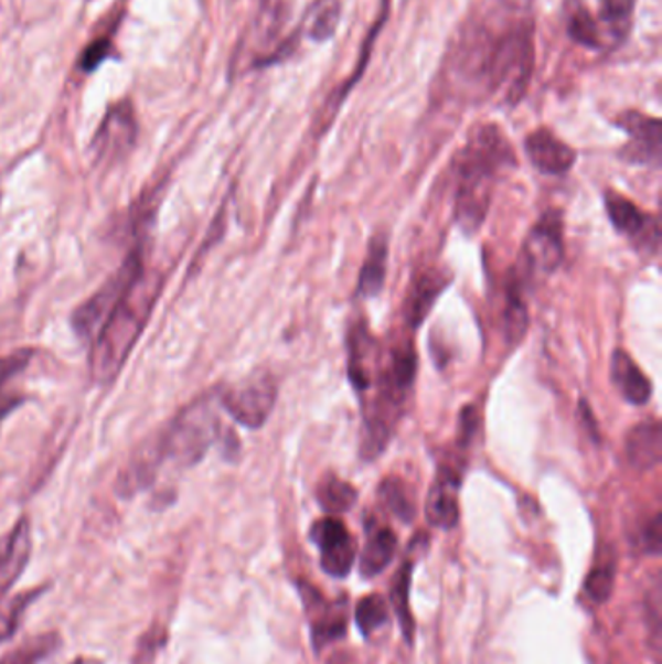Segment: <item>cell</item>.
I'll return each instance as SVG.
<instances>
[{"label": "cell", "mask_w": 662, "mask_h": 664, "mask_svg": "<svg viewBox=\"0 0 662 664\" xmlns=\"http://www.w3.org/2000/svg\"><path fill=\"white\" fill-rule=\"evenodd\" d=\"M534 58V20L519 14L503 22L474 20L465 28L451 63L469 84L515 107L533 78Z\"/></svg>", "instance_id": "obj_1"}, {"label": "cell", "mask_w": 662, "mask_h": 664, "mask_svg": "<svg viewBox=\"0 0 662 664\" xmlns=\"http://www.w3.org/2000/svg\"><path fill=\"white\" fill-rule=\"evenodd\" d=\"M515 165V150L498 125L488 122L472 130L452 162L457 179L455 218L465 234H477L484 224L492 203L493 181Z\"/></svg>", "instance_id": "obj_2"}, {"label": "cell", "mask_w": 662, "mask_h": 664, "mask_svg": "<svg viewBox=\"0 0 662 664\" xmlns=\"http://www.w3.org/2000/svg\"><path fill=\"white\" fill-rule=\"evenodd\" d=\"M163 290L158 270L145 268L89 342V372L97 385L114 383L137 346Z\"/></svg>", "instance_id": "obj_3"}, {"label": "cell", "mask_w": 662, "mask_h": 664, "mask_svg": "<svg viewBox=\"0 0 662 664\" xmlns=\"http://www.w3.org/2000/svg\"><path fill=\"white\" fill-rule=\"evenodd\" d=\"M218 395H204L185 406L181 413L154 436L156 449L162 464L173 462L181 469L194 467L222 441L224 430L216 410Z\"/></svg>", "instance_id": "obj_4"}, {"label": "cell", "mask_w": 662, "mask_h": 664, "mask_svg": "<svg viewBox=\"0 0 662 664\" xmlns=\"http://www.w3.org/2000/svg\"><path fill=\"white\" fill-rule=\"evenodd\" d=\"M145 268L146 239H142L130 247L129 255L122 260L121 267L107 278L106 283L92 298L74 309L71 324H73L74 334L84 344L89 346V342L96 339V334L106 323L107 317L111 315L115 306L121 301L122 296L129 290L130 283L142 275Z\"/></svg>", "instance_id": "obj_5"}, {"label": "cell", "mask_w": 662, "mask_h": 664, "mask_svg": "<svg viewBox=\"0 0 662 664\" xmlns=\"http://www.w3.org/2000/svg\"><path fill=\"white\" fill-rule=\"evenodd\" d=\"M276 398H278V385L273 373L257 370L237 385L220 390L218 405L239 426L259 430L275 410Z\"/></svg>", "instance_id": "obj_6"}, {"label": "cell", "mask_w": 662, "mask_h": 664, "mask_svg": "<svg viewBox=\"0 0 662 664\" xmlns=\"http://www.w3.org/2000/svg\"><path fill=\"white\" fill-rule=\"evenodd\" d=\"M606 214L618 234L626 235L631 245L645 257H656L661 249L659 219L641 211L630 199L608 191L605 195Z\"/></svg>", "instance_id": "obj_7"}, {"label": "cell", "mask_w": 662, "mask_h": 664, "mask_svg": "<svg viewBox=\"0 0 662 664\" xmlns=\"http://www.w3.org/2000/svg\"><path fill=\"white\" fill-rule=\"evenodd\" d=\"M138 137V122L132 104L122 99L107 109L104 121L97 129L92 148L96 162L114 163L129 154Z\"/></svg>", "instance_id": "obj_8"}, {"label": "cell", "mask_w": 662, "mask_h": 664, "mask_svg": "<svg viewBox=\"0 0 662 664\" xmlns=\"http://www.w3.org/2000/svg\"><path fill=\"white\" fill-rule=\"evenodd\" d=\"M628 135V142L618 152L620 160L631 165H659L661 163V119L641 111H623L615 121Z\"/></svg>", "instance_id": "obj_9"}, {"label": "cell", "mask_w": 662, "mask_h": 664, "mask_svg": "<svg viewBox=\"0 0 662 664\" xmlns=\"http://www.w3.org/2000/svg\"><path fill=\"white\" fill-rule=\"evenodd\" d=\"M526 263L541 272H554L564 260V216L559 211L542 214L523 245Z\"/></svg>", "instance_id": "obj_10"}, {"label": "cell", "mask_w": 662, "mask_h": 664, "mask_svg": "<svg viewBox=\"0 0 662 664\" xmlns=\"http://www.w3.org/2000/svg\"><path fill=\"white\" fill-rule=\"evenodd\" d=\"M311 540L321 550V567L331 577H346L355 558L354 536L337 517H324L311 527Z\"/></svg>", "instance_id": "obj_11"}, {"label": "cell", "mask_w": 662, "mask_h": 664, "mask_svg": "<svg viewBox=\"0 0 662 664\" xmlns=\"http://www.w3.org/2000/svg\"><path fill=\"white\" fill-rule=\"evenodd\" d=\"M526 158L544 175H566L577 162V152L549 129H536L526 137Z\"/></svg>", "instance_id": "obj_12"}, {"label": "cell", "mask_w": 662, "mask_h": 664, "mask_svg": "<svg viewBox=\"0 0 662 664\" xmlns=\"http://www.w3.org/2000/svg\"><path fill=\"white\" fill-rule=\"evenodd\" d=\"M459 490H461L459 472L445 469L437 474L434 486L429 488L428 502H426V517L429 525L445 531L457 527L461 517Z\"/></svg>", "instance_id": "obj_13"}, {"label": "cell", "mask_w": 662, "mask_h": 664, "mask_svg": "<svg viewBox=\"0 0 662 664\" xmlns=\"http://www.w3.org/2000/svg\"><path fill=\"white\" fill-rule=\"evenodd\" d=\"M30 554H32V531H30V521L24 517L18 521L0 548V600L7 597L12 585L22 576L30 561Z\"/></svg>", "instance_id": "obj_14"}, {"label": "cell", "mask_w": 662, "mask_h": 664, "mask_svg": "<svg viewBox=\"0 0 662 664\" xmlns=\"http://www.w3.org/2000/svg\"><path fill=\"white\" fill-rule=\"evenodd\" d=\"M610 377L616 389L630 405L643 406L653 397V385L628 352L615 350L610 360Z\"/></svg>", "instance_id": "obj_15"}, {"label": "cell", "mask_w": 662, "mask_h": 664, "mask_svg": "<svg viewBox=\"0 0 662 664\" xmlns=\"http://www.w3.org/2000/svg\"><path fill=\"white\" fill-rule=\"evenodd\" d=\"M447 283L449 278H445L441 270H428L416 276L404 303V319L410 329H418L424 323L429 309L436 306L437 298L447 290Z\"/></svg>", "instance_id": "obj_16"}, {"label": "cell", "mask_w": 662, "mask_h": 664, "mask_svg": "<svg viewBox=\"0 0 662 664\" xmlns=\"http://www.w3.org/2000/svg\"><path fill=\"white\" fill-rule=\"evenodd\" d=\"M626 457L633 469H654L662 459L661 421H641L633 430L628 431Z\"/></svg>", "instance_id": "obj_17"}, {"label": "cell", "mask_w": 662, "mask_h": 664, "mask_svg": "<svg viewBox=\"0 0 662 664\" xmlns=\"http://www.w3.org/2000/svg\"><path fill=\"white\" fill-rule=\"evenodd\" d=\"M32 357V349L17 350L9 356H0V424L28 400L24 393H18L12 387V383L25 372Z\"/></svg>", "instance_id": "obj_18"}, {"label": "cell", "mask_w": 662, "mask_h": 664, "mask_svg": "<svg viewBox=\"0 0 662 664\" xmlns=\"http://www.w3.org/2000/svg\"><path fill=\"white\" fill-rule=\"evenodd\" d=\"M342 18L340 0H313L301 18L299 33L316 43L332 40Z\"/></svg>", "instance_id": "obj_19"}, {"label": "cell", "mask_w": 662, "mask_h": 664, "mask_svg": "<svg viewBox=\"0 0 662 664\" xmlns=\"http://www.w3.org/2000/svg\"><path fill=\"white\" fill-rule=\"evenodd\" d=\"M396 535L388 527L367 528V543L360 556V574L365 579L380 576L383 569H387L396 554Z\"/></svg>", "instance_id": "obj_20"}, {"label": "cell", "mask_w": 662, "mask_h": 664, "mask_svg": "<svg viewBox=\"0 0 662 664\" xmlns=\"http://www.w3.org/2000/svg\"><path fill=\"white\" fill-rule=\"evenodd\" d=\"M388 18V0H383V9H381L380 17L375 20V24L370 28V33H367V38L364 41V47H362V55H360V61H357V66H355L354 76H350L346 82H344V86L339 89V92H334L332 94L331 99L327 101V106H324L323 115H321V122H323L324 129L331 125L332 119H334V115L339 114L340 106H342V101L348 98V94L352 92L357 81L362 78V74H364V68L370 63V57H372L373 43L377 40V35H380L381 30H383V25L387 22Z\"/></svg>", "instance_id": "obj_21"}, {"label": "cell", "mask_w": 662, "mask_h": 664, "mask_svg": "<svg viewBox=\"0 0 662 664\" xmlns=\"http://www.w3.org/2000/svg\"><path fill=\"white\" fill-rule=\"evenodd\" d=\"M387 237L385 235H375L372 244H370V249H367V257H365L362 272H360L357 296H362L365 300L380 296L383 286H385V278H387Z\"/></svg>", "instance_id": "obj_22"}, {"label": "cell", "mask_w": 662, "mask_h": 664, "mask_svg": "<svg viewBox=\"0 0 662 664\" xmlns=\"http://www.w3.org/2000/svg\"><path fill=\"white\" fill-rule=\"evenodd\" d=\"M58 647H61L58 633H40L9 651L0 658V664H40L49 655H53Z\"/></svg>", "instance_id": "obj_23"}, {"label": "cell", "mask_w": 662, "mask_h": 664, "mask_svg": "<svg viewBox=\"0 0 662 664\" xmlns=\"http://www.w3.org/2000/svg\"><path fill=\"white\" fill-rule=\"evenodd\" d=\"M410 583H413V564L404 561L401 571L396 574L395 581H393L391 600H393L398 622L403 628L406 643H413L414 638V618L413 612H410V604H408L410 602Z\"/></svg>", "instance_id": "obj_24"}, {"label": "cell", "mask_w": 662, "mask_h": 664, "mask_svg": "<svg viewBox=\"0 0 662 664\" xmlns=\"http://www.w3.org/2000/svg\"><path fill=\"white\" fill-rule=\"evenodd\" d=\"M528 329V311L523 296L519 292L517 283H509L505 293V311H503V332L511 346L523 341Z\"/></svg>", "instance_id": "obj_25"}, {"label": "cell", "mask_w": 662, "mask_h": 664, "mask_svg": "<svg viewBox=\"0 0 662 664\" xmlns=\"http://www.w3.org/2000/svg\"><path fill=\"white\" fill-rule=\"evenodd\" d=\"M380 497L381 502L385 503V507L404 523H410L416 517L413 492L403 480L395 476L383 480L380 484Z\"/></svg>", "instance_id": "obj_26"}, {"label": "cell", "mask_w": 662, "mask_h": 664, "mask_svg": "<svg viewBox=\"0 0 662 664\" xmlns=\"http://www.w3.org/2000/svg\"><path fill=\"white\" fill-rule=\"evenodd\" d=\"M317 500L327 513H346L357 502V492L352 484H348L339 476H327L319 484Z\"/></svg>", "instance_id": "obj_27"}, {"label": "cell", "mask_w": 662, "mask_h": 664, "mask_svg": "<svg viewBox=\"0 0 662 664\" xmlns=\"http://www.w3.org/2000/svg\"><path fill=\"white\" fill-rule=\"evenodd\" d=\"M45 589H35V591L20 592L12 599L0 600V641H7L14 635L18 625L24 618L25 610L30 608L33 600L40 599Z\"/></svg>", "instance_id": "obj_28"}, {"label": "cell", "mask_w": 662, "mask_h": 664, "mask_svg": "<svg viewBox=\"0 0 662 664\" xmlns=\"http://www.w3.org/2000/svg\"><path fill=\"white\" fill-rule=\"evenodd\" d=\"M290 0H263L259 17H257V35L260 41H273L278 38L288 14H290Z\"/></svg>", "instance_id": "obj_29"}, {"label": "cell", "mask_w": 662, "mask_h": 664, "mask_svg": "<svg viewBox=\"0 0 662 664\" xmlns=\"http://www.w3.org/2000/svg\"><path fill=\"white\" fill-rule=\"evenodd\" d=\"M567 33L572 40L581 43L589 50H600L602 47V35L598 32V24L595 18L590 17L589 10L577 7L569 12L567 20Z\"/></svg>", "instance_id": "obj_30"}, {"label": "cell", "mask_w": 662, "mask_h": 664, "mask_svg": "<svg viewBox=\"0 0 662 664\" xmlns=\"http://www.w3.org/2000/svg\"><path fill=\"white\" fill-rule=\"evenodd\" d=\"M388 610L385 600L380 595H370L360 600L355 608V624L365 638H370L373 632H377L381 625L387 624Z\"/></svg>", "instance_id": "obj_31"}, {"label": "cell", "mask_w": 662, "mask_h": 664, "mask_svg": "<svg viewBox=\"0 0 662 664\" xmlns=\"http://www.w3.org/2000/svg\"><path fill=\"white\" fill-rule=\"evenodd\" d=\"M633 4H636V0H605L602 2L600 18L610 25V32L615 33L616 38L620 35L623 40L630 32Z\"/></svg>", "instance_id": "obj_32"}, {"label": "cell", "mask_w": 662, "mask_h": 664, "mask_svg": "<svg viewBox=\"0 0 662 664\" xmlns=\"http://www.w3.org/2000/svg\"><path fill=\"white\" fill-rule=\"evenodd\" d=\"M615 566L610 561L600 564L590 571L587 581H585V591H587L592 602L602 604V602L610 599L612 589H615Z\"/></svg>", "instance_id": "obj_33"}, {"label": "cell", "mask_w": 662, "mask_h": 664, "mask_svg": "<svg viewBox=\"0 0 662 664\" xmlns=\"http://www.w3.org/2000/svg\"><path fill=\"white\" fill-rule=\"evenodd\" d=\"M313 645L316 649L324 647L332 641L342 640L346 632L344 615H321L313 622Z\"/></svg>", "instance_id": "obj_34"}, {"label": "cell", "mask_w": 662, "mask_h": 664, "mask_svg": "<svg viewBox=\"0 0 662 664\" xmlns=\"http://www.w3.org/2000/svg\"><path fill=\"white\" fill-rule=\"evenodd\" d=\"M163 643H166V632L160 625H154L138 641L137 653L132 656V664H154L156 655H158V651H160Z\"/></svg>", "instance_id": "obj_35"}, {"label": "cell", "mask_w": 662, "mask_h": 664, "mask_svg": "<svg viewBox=\"0 0 662 664\" xmlns=\"http://www.w3.org/2000/svg\"><path fill=\"white\" fill-rule=\"evenodd\" d=\"M111 51H114V45H111V41L107 40V38L92 41L88 47L84 50V53H82L81 61H78V66H81L82 73H94L96 68L102 66L104 61L109 58Z\"/></svg>", "instance_id": "obj_36"}, {"label": "cell", "mask_w": 662, "mask_h": 664, "mask_svg": "<svg viewBox=\"0 0 662 664\" xmlns=\"http://www.w3.org/2000/svg\"><path fill=\"white\" fill-rule=\"evenodd\" d=\"M641 546L647 554H659L661 551V515L656 513L653 518L647 521L645 527L641 528Z\"/></svg>", "instance_id": "obj_37"}, {"label": "cell", "mask_w": 662, "mask_h": 664, "mask_svg": "<svg viewBox=\"0 0 662 664\" xmlns=\"http://www.w3.org/2000/svg\"><path fill=\"white\" fill-rule=\"evenodd\" d=\"M478 430L477 410L472 406H467L461 414V443L462 447H467L470 443V439L474 438V433Z\"/></svg>", "instance_id": "obj_38"}, {"label": "cell", "mask_w": 662, "mask_h": 664, "mask_svg": "<svg viewBox=\"0 0 662 664\" xmlns=\"http://www.w3.org/2000/svg\"><path fill=\"white\" fill-rule=\"evenodd\" d=\"M579 416L583 418V424L587 426V430L590 431V436L592 438L598 439V428L597 421H595V416L590 413V406L587 400H579Z\"/></svg>", "instance_id": "obj_39"}, {"label": "cell", "mask_w": 662, "mask_h": 664, "mask_svg": "<svg viewBox=\"0 0 662 664\" xmlns=\"http://www.w3.org/2000/svg\"><path fill=\"white\" fill-rule=\"evenodd\" d=\"M71 664H86V661H84V658H76V661H73Z\"/></svg>", "instance_id": "obj_40"}]
</instances>
